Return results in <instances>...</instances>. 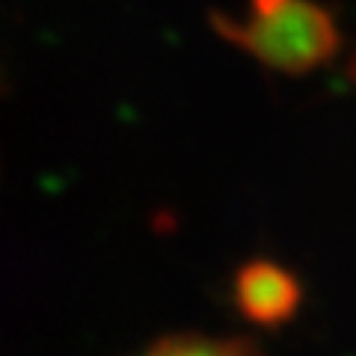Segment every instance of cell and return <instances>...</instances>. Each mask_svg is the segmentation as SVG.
<instances>
[{
	"label": "cell",
	"instance_id": "6da1fadb",
	"mask_svg": "<svg viewBox=\"0 0 356 356\" xmlns=\"http://www.w3.org/2000/svg\"><path fill=\"white\" fill-rule=\"evenodd\" d=\"M211 30L255 63L282 74H306L339 51V24L318 0H250L243 18L211 13Z\"/></svg>",
	"mask_w": 356,
	"mask_h": 356
},
{
	"label": "cell",
	"instance_id": "7a4b0ae2",
	"mask_svg": "<svg viewBox=\"0 0 356 356\" xmlns=\"http://www.w3.org/2000/svg\"><path fill=\"white\" fill-rule=\"evenodd\" d=\"M238 303L259 324H280L300 306V282L276 261H250L238 273Z\"/></svg>",
	"mask_w": 356,
	"mask_h": 356
},
{
	"label": "cell",
	"instance_id": "3957f363",
	"mask_svg": "<svg viewBox=\"0 0 356 356\" xmlns=\"http://www.w3.org/2000/svg\"><path fill=\"white\" fill-rule=\"evenodd\" d=\"M137 356H264L259 348H252L243 339H220L202 336V332H181V336H166L149 344Z\"/></svg>",
	"mask_w": 356,
	"mask_h": 356
},
{
	"label": "cell",
	"instance_id": "277c9868",
	"mask_svg": "<svg viewBox=\"0 0 356 356\" xmlns=\"http://www.w3.org/2000/svg\"><path fill=\"white\" fill-rule=\"evenodd\" d=\"M353 74H356V63H353Z\"/></svg>",
	"mask_w": 356,
	"mask_h": 356
}]
</instances>
